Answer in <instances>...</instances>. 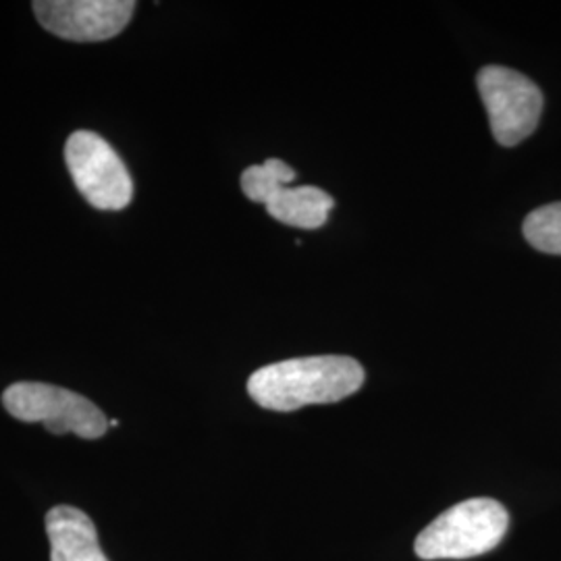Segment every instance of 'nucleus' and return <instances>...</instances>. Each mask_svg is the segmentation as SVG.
<instances>
[{"label": "nucleus", "mask_w": 561, "mask_h": 561, "mask_svg": "<svg viewBox=\"0 0 561 561\" xmlns=\"http://www.w3.org/2000/svg\"><path fill=\"white\" fill-rule=\"evenodd\" d=\"M364 382L360 362L347 356H310L275 362L248 379V393L264 410L294 412L312 403H335Z\"/></svg>", "instance_id": "nucleus-1"}, {"label": "nucleus", "mask_w": 561, "mask_h": 561, "mask_svg": "<svg viewBox=\"0 0 561 561\" xmlns=\"http://www.w3.org/2000/svg\"><path fill=\"white\" fill-rule=\"evenodd\" d=\"M510 526L507 510L489 497H477L445 510L414 542L424 561L470 560L489 553L502 542Z\"/></svg>", "instance_id": "nucleus-2"}, {"label": "nucleus", "mask_w": 561, "mask_h": 561, "mask_svg": "<svg viewBox=\"0 0 561 561\" xmlns=\"http://www.w3.org/2000/svg\"><path fill=\"white\" fill-rule=\"evenodd\" d=\"M2 405L13 419L41 422L53 435L73 433L92 442L108 431V421L94 401L48 382H15L2 393Z\"/></svg>", "instance_id": "nucleus-3"}, {"label": "nucleus", "mask_w": 561, "mask_h": 561, "mask_svg": "<svg viewBox=\"0 0 561 561\" xmlns=\"http://www.w3.org/2000/svg\"><path fill=\"white\" fill-rule=\"evenodd\" d=\"M65 162L81 196L99 210H123L134 201V181L108 141L80 129L65 144Z\"/></svg>", "instance_id": "nucleus-4"}, {"label": "nucleus", "mask_w": 561, "mask_h": 561, "mask_svg": "<svg viewBox=\"0 0 561 561\" xmlns=\"http://www.w3.org/2000/svg\"><path fill=\"white\" fill-rule=\"evenodd\" d=\"M477 81L495 140L518 146L533 136L542 113V94L535 81L500 65L481 69Z\"/></svg>", "instance_id": "nucleus-5"}, {"label": "nucleus", "mask_w": 561, "mask_h": 561, "mask_svg": "<svg viewBox=\"0 0 561 561\" xmlns=\"http://www.w3.org/2000/svg\"><path fill=\"white\" fill-rule=\"evenodd\" d=\"M134 0H38L34 13L42 27L71 42H104L125 30L136 11Z\"/></svg>", "instance_id": "nucleus-6"}, {"label": "nucleus", "mask_w": 561, "mask_h": 561, "mask_svg": "<svg viewBox=\"0 0 561 561\" xmlns=\"http://www.w3.org/2000/svg\"><path fill=\"white\" fill-rule=\"evenodd\" d=\"M50 561H108L92 518L73 505H55L46 514Z\"/></svg>", "instance_id": "nucleus-7"}, {"label": "nucleus", "mask_w": 561, "mask_h": 561, "mask_svg": "<svg viewBox=\"0 0 561 561\" xmlns=\"http://www.w3.org/2000/svg\"><path fill=\"white\" fill-rule=\"evenodd\" d=\"M264 206L273 219L285 225L300 229H319L329 219L335 201L321 187L285 185L279 192H275Z\"/></svg>", "instance_id": "nucleus-8"}, {"label": "nucleus", "mask_w": 561, "mask_h": 561, "mask_svg": "<svg viewBox=\"0 0 561 561\" xmlns=\"http://www.w3.org/2000/svg\"><path fill=\"white\" fill-rule=\"evenodd\" d=\"M294 180H296V171L289 164H285L279 159H268L262 164L248 167L243 171L241 190L248 201L266 204L275 192H279L280 187L289 185Z\"/></svg>", "instance_id": "nucleus-9"}, {"label": "nucleus", "mask_w": 561, "mask_h": 561, "mask_svg": "<svg viewBox=\"0 0 561 561\" xmlns=\"http://www.w3.org/2000/svg\"><path fill=\"white\" fill-rule=\"evenodd\" d=\"M522 231L533 248L561 256V202L533 210L526 217Z\"/></svg>", "instance_id": "nucleus-10"}]
</instances>
